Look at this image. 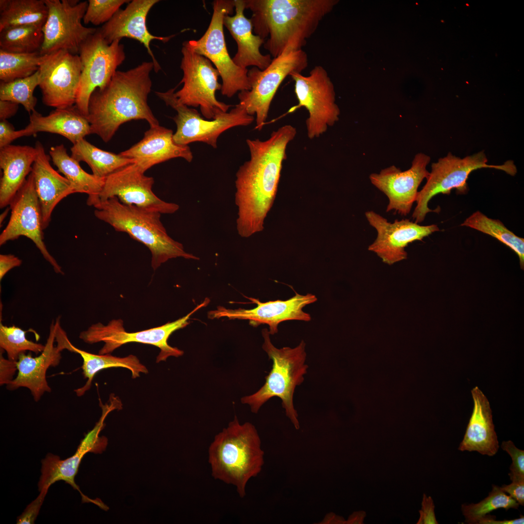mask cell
Here are the masks:
<instances>
[{
  "label": "cell",
  "instance_id": "cell-40",
  "mask_svg": "<svg viewBox=\"0 0 524 524\" xmlns=\"http://www.w3.org/2000/svg\"><path fill=\"white\" fill-rule=\"evenodd\" d=\"M26 331L14 325L8 327L0 323V347L6 351L7 358L16 361L20 354L29 351L40 353L45 345L28 340Z\"/></svg>",
  "mask_w": 524,
  "mask_h": 524
},
{
  "label": "cell",
  "instance_id": "cell-48",
  "mask_svg": "<svg viewBox=\"0 0 524 524\" xmlns=\"http://www.w3.org/2000/svg\"><path fill=\"white\" fill-rule=\"evenodd\" d=\"M22 264V260L12 254L0 255V280L12 269L18 267Z\"/></svg>",
  "mask_w": 524,
  "mask_h": 524
},
{
  "label": "cell",
  "instance_id": "cell-43",
  "mask_svg": "<svg viewBox=\"0 0 524 524\" xmlns=\"http://www.w3.org/2000/svg\"><path fill=\"white\" fill-rule=\"evenodd\" d=\"M49 488L46 487L40 491L37 497L27 506L22 514L17 518V524H34Z\"/></svg>",
  "mask_w": 524,
  "mask_h": 524
},
{
  "label": "cell",
  "instance_id": "cell-9",
  "mask_svg": "<svg viewBox=\"0 0 524 524\" xmlns=\"http://www.w3.org/2000/svg\"><path fill=\"white\" fill-rule=\"evenodd\" d=\"M206 298L186 315L172 322L162 326L142 331L129 332L125 330L121 319H114L105 325L98 323L91 325L87 329L82 331L79 338L84 342L93 344L98 342L104 343L99 350L98 354H110L121 346L130 343H138L154 345L158 347L160 352L157 357L156 362L165 361L169 357H179L183 354V351L168 344V339L175 331L187 326L191 316L209 303Z\"/></svg>",
  "mask_w": 524,
  "mask_h": 524
},
{
  "label": "cell",
  "instance_id": "cell-4",
  "mask_svg": "<svg viewBox=\"0 0 524 524\" xmlns=\"http://www.w3.org/2000/svg\"><path fill=\"white\" fill-rule=\"evenodd\" d=\"M212 476L233 485L240 497L246 495L249 480L256 476L264 464V452L255 427L239 423L235 417L217 434L208 449Z\"/></svg>",
  "mask_w": 524,
  "mask_h": 524
},
{
  "label": "cell",
  "instance_id": "cell-52",
  "mask_svg": "<svg viewBox=\"0 0 524 524\" xmlns=\"http://www.w3.org/2000/svg\"><path fill=\"white\" fill-rule=\"evenodd\" d=\"M326 518L325 519H327V520H324L326 523L344 524V522H346L343 518L335 514L328 515Z\"/></svg>",
  "mask_w": 524,
  "mask_h": 524
},
{
  "label": "cell",
  "instance_id": "cell-37",
  "mask_svg": "<svg viewBox=\"0 0 524 524\" xmlns=\"http://www.w3.org/2000/svg\"><path fill=\"white\" fill-rule=\"evenodd\" d=\"M39 52L14 53L0 49V80L9 82L29 77L36 72L43 60Z\"/></svg>",
  "mask_w": 524,
  "mask_h": 524
},
{
  "label": "cell",
  "instance_id": "cell-10",
  "mask_svg": "<svg viewBox=\"0 0 524 524\" xmlns=\"http://www.w3.org/2000/svg\"><path fill=\"white\" fill-rule=\"evenodd\" d=\"M308 66V55L300 49L285 52L274 58L263 70L256 67L248 70L250 89L239 93V103L249 115H256L255 129H262L271 102L282 82L293 72L301 73Z\"/></svg>",
  "mask_w": 524,
  "mask_h": 524
},
{
  "label": "cell",
  "instance_id": "cell-18",
  "mask_svg": "<svg viewBox=\"0 0 524 524\" xmlns=\"http://www.w3.org/2000/svg\"><path fill=\"white\" fill-rule=\"evenodd\" d=\"M144 173L135 162L130 164L106 177L99 194L91 196L101 201L116 197L124 204L161 214L177 212L178 204L162 200L155 195L152 190L154 179Z\"/></svg>",
  "mask_w": 524,
  "mask_h": 524
},
{
  "label": "cell",
  "instance_id": "cell-25",
  "mask_svg": "<svg viewBox=\"0 0 524 524\" xmlns=\"http://www.w3.org/2000/svg\"><path fill=\"white\" fill-rule=\"evenodd\" d=\"M35 147L37 155L31 173L39 203L44 230L49 225L56 205L75 192L70 182L51 166L50 158L41 143L37 141Z\"/></svg>",
  "mask_w": 524,
  "mask_h": 524
},
{
  "label": "cell",
  "instance_id": "cell-50",
  "mask_svg": "<svg viewBox=\"0 0 524 524\" xmlns=\"http://www.w3.org/2000/svg\"><path fill=\"white\" fill-rule=\"evenodd\" d=\"M524 524V516L521 515L520 517L516 519L504 520L503 521H497L494 520L491 516L486 515L481 519L477 524Z\"/></svg>",
  "mask_w": 524,
  "mask_h": 524
},
{
  "label": "cell",
  "instance_id": "cell-47",
  "mask_svg": "<svg viewBox=\"0 0 524 524\" xmlns=\"http://www.w3.org/2000/svg\"><path fill=\"white\" fill-rule=\"evenodd\" d=\"M509 485H504L500 489L514 499L519 505H524V481H512Z\"/></svg>",
  "mask_w": 524,
  "mask_h": 524
},
{
  "label": "cell",
  "instance_id": "cell-27",
  "mask_svg": "<svg viewBox=\"0 0 524 524\" xmlns=\"http://www.w3.org/2000/svg\"><path fill=\"white\" fill-rule=\"evenodd\" d=\"M234 4L235 14L233 16L227 15L223 20L224 25L237 44V51L232 60L242 68L252 66L263 70L272 60L269 54L264 55L260 51L264 40L254 34L250 19L245 16V0H234Z\"/></svg>",
  "mask_w": 524,
  "mask_h": 524
},
{
  "label": "cell",
  "instance_id": "cell-23",
  "mask_svg": "<svg viewBox=\"0 0 524 524\" xmlns=\"http://www.w3.org/2000/svg\"><path fill=\"white\" fill-rule=\"evenodd\" d=\"M159 0H133L124 9H120L107 23L99 29L106 41L111 44L123 38L133 39L139 42L147 50L154 64V70L158 72L161 66L150 48L153 40L163 42L168 41L171 36L162 37L152 34L148 30L147 18L151 9Z\"/></svg>",
  "mask_w": 524,
  "mask_h": 524
},
{
  "label": "cell",
  "instance_id": "cell-1",
  "mask_svg": "<svg viewBox=\"0 0 524 524\" xmlns=\"http://www.w3.org/2000/svg\"><path fill=\"white\" fill-rule=\"evenodd\" d=\"M296 134V128L287 124L274 131L266 140L246 139L250 159L239 167L235 181L236 229L241 237L263 229L276 196L287 146Z\"/></svg>",
  "mask_w": 524,
  "mask_h": 524
},
{
  "label": "cell",
  "instance_id": "cell-19",
  "mask_svg": "<svg viewBox=\"0 0 524 524\" xmlns=\"http://www.w3.org/2000/svg\"><path fill=\"white\" fill-rule=\"evenodd\" d=\"M9 206L11 215L0 235V246L20 236L26 237L34 243L55 272L63 275L62 267L49 253L43 241L40 208L31 172Z\"/></svg>",
  "mask_w": 524,
  "mask_h": 524
},
{
  "label": "cell",
  "instance_id": "cell-41",
  "mask_svg": "<svg viewBox=\"0 0 524 524\" xmlns=\"http://www.w3.org/2000/svg\"><path fill=\"white\" fill-rule=\"evenodd\" d=\"M128 0H89L83 22L95 25L105 24L120 9Z\"/></svg>",
  "mask_w": 524,
  "mask_h": 524
},
{
  "label": "cell",
  "instance_id": "cell-30",
  "mask_svg": "<svg viewBox=\"0 0 524 524\" xmlns=\"http://www.w3.org/2000/svg\"><path fill=\"white\" fill-rule=\"evenodd\" d=\"M55 341L57 345L63 350L66 349L77 353L82 359V375L84 378L87 379V381L83 386L74 390L78 396L83 395L90 389L94 377L102 370L114 367L125 368L131 372L132 378L139 377L141 373H148L147 367L133 355L120 358L110 354H94L77 348L71 343L66 333L61 327H59L56 330Z\"/></svg>",
  "mask_w": 524,
  "mask_h": 524
},
{
  "label": "cell",
  "instance_id": "cell-44",
  "mask_svg": "<svg viewBox=\"0 0 524 524\" xmlns=\"http://www.w3.org/2000/svg\"><path fill=\"white\" fill-rule=\"evenodd\" d=\"M3 350L0 349V385H7L15 378L16 372L17 371L16 361L5 358L3 356Z\"/></svg>",
  "mask_w": 524,
  "mask_h": 524
},
{
  "label": "cell",
  "instance_id": "cell-31",
  "mask_svg": "<svg viewBox=\"0 0 524 524\" xmlns=\"http://www.w3.org/2000/svg\"><path fill=\"white\" fill-rule=\"evenodd\" d=\"M24 130L26 136L39 132L59 134L73 145L91 134L88 120L75 105L67 108L56 109L46 116H43L35 110L30 115L29 123Z\"/></svg>",
  "mask_w": 524,
  "mask_h": 524
},
{
  "label": "cell",
  "instance_id": "cell-34",
  "mask_svg": "<svg viewBox=\"0 0 524 524\" xmlns=\"http://www.w3.org/2000/svg\"><path fill=\"white\" fill-rule=\"evenodd\" d=\"M70 150L72 158L86 163L93 174L102 179L135 162L133 159L101 149L84 139L74 144Z\"/></svg>",
  "mask_w": 524,
  "mask_h": 524
},
{
  "label": "cell",
  "instance_id": "cell-38",
  "mask_svg": "<svg viewBox=\"0 0 524 524\" xmlns=\"http://www.w3.org/2000/svg\"><path fill=\"white\" fill-rule=\"evenodd\" d=\"M39 83L38 70L26 78L6 82L0 81V100L21 104L30 115L35 110L37 98L34 96L33 92Z\"/></svg>",
  "mask_w": 524,
  "mask_h": 524
},
{
  "label": "cell",
  "instance_id": "cell-20",
  "mask_svg": "<svg viewBox=\"0 0 524 524\" xmlns=\"http://www.w3.org/2000/svg\"><path fill=\"white\" fill-rule=\"evenodd\" d=\"M430 161L429 156L419 153L406 170L402 171L393 165L370 175L372 184L388 198L386 212L394 210L404 216L410 213L416 200L418 187L429 175L426 166Z\"/></svg>",
  "mask_w": 524,
  "mask_h": 524
},
{
  "label": "cell",
  "instance_id": "cell-35",
  "mask_svg": "<svg viewBox=\"0 0 524 524\" xmlns=\"http://www.w3.org/2000/svg\"><path fill=\"white\" fill-rule=\"evenodd\" d=\"M460 226L489 235L508 246L517 254L521 267L524 269V239L509 230L499 220L489 218L477 211L467 218Z\"/></svg>",
  "mask_w": 524,
  "mask_h": 524
},
{
  "label": "cell",
  "instance_id": "cell-51",
  "mask_svg": "<svg viewBox=\"0 0 524 524\" xmlns=\"http://www.w3.org/2000/svg\"><path fill=\"white\" fill-rule=\"evenodd\" d=\"M365 516V513L363 511L355 512L350 516L347 522L348 524H362Z\"/></svg>",
  "mask_w": 524,
  "mask_h": 524
},
{
  "label": "cell",
  "instance_id": "cell-46",
  "mask_svg": "<svg viewBox=\"0 0 524 524\" xmlns=\"http://www.w3.org/2000/svg\"><path fill=\"white\" fill-rule=\"evenodd\" d=\"M435 506L430 496H427L424 494L422 502V508L419 511L420 517L417 524H438L434 512Z\"/></svg>",
  "mask_w": 524,
  "mask_h": 524
},
{
  "label": "cell",
  "instance_id": "cell-15",
  "mask_svg": "<svg viewBox=\"0 0 524 524\" xmlns=\"http://www.w3.org/2000/svg\"><path fill=\"white\" fill-rule=\"evenodd\" d=\"M44 0L48 15L42 27L44 41L39 51L40 54H48L59 50L78 54L81 45L98 30L82 24L88 1Z\"/></svg>",
  "mask_w": 524,
  "mask_h": 524
},
{
  "label": "cell",
  "instance_id": "cell-12",
  "mask_svg": "<svg viewBox=\"0 0 524 524\" xmlns=\"http://www.w3.org/2000/svg\"><path fill=\"white\" fill-rule=\"evenodd\" d=\"M120 41L109 44L98 29L80 47L78 55L82 70L75 106L86 117L93 92L109 83L125 59L124 47Z\"/></svg>",
  "mask_w": 524,
  "mask_h": 524
},
{
  "label": "cell",
  "instance_id": "cell-21",
  "mask_svg": "<svg viewBox=\"0 0 524 524\" xmlns=\"http://www.w3.org/2000/svg\"><path fill=\"white\" fill-rule=\"evenodd\" d=\"M295 295L286 300L262 302L258 299L248 297L251 300L250 303L257 304L255 308L230 309L219 306L216 310L210 311L208 316L213 319L226 317L229 319L248 320L249 324L253 327L267 324L269 327L270 334L274 335L278 331V324L283 321L311 320V315L304 312L303 308L316 301L317 297L311 294L302 295L295 291Z\"/></svg>",
  "mask_w": 524,
  "mask_h": 524
},
{
  "label": "cell",
  "instance_id": "cell-16",
  "mask_svg": "<svg viewBox=\"0 0 524 524\" xmlns=\"http://www.w3.org/2000/svg\"><path fill=\"white\" fill-rule=\"evenodd\" d=\"M102 410L101 416L94 428L90 431L81 442L75 454L65 459L58 456L48 454L42 460L41 475L38 483L39 491L55 482L63 480L78 490L81 494L82 502L92 503L106 510L108 508L100 500H92L80 491L75 482L80 463L84 456L88 452L101 453L105 450L108 443L107 438L99 436L100 431L105 426L104 420L108 414L115 409H122L121 401L115 396H110L108 403L103 404L99 401Z\"/></svg>",
  "mask_w": 524,
  "mask_h": 524
},
{
  "label": "cell",
  "instance_id": "cell-14",
  "mask_svg": "<svg viewBox=\"0 0 524 524\" xmlns=\"http://www.w3.org/2000/svg\"><path fill=\"white\" fill-rule=\"evenodd\" d=\"M290 76L294 81L298 101L290 111L306 108L309 113L306 121L308 137L310 139L319 137L339 119L340 110L335 103L334 87L327 72L323 66H316L307 76L298 72Z\"/></svg>",
  "mask_w": 524,
  "mask_h": 524
},
{
  "label": "cell",
  "instance_id": "cell-32",
  "mask_svg": "<svg viewBox=\"0 0 524 524\" xmlns=\"http://www.w3.org/2000/svg\"><path fill=\"white\" fill-rule=\"evenodd\" d=\"M49 152L54 164L70 182L75 193H84L88 196L99 194L104 179L85 172L79 162L68 155L64 145L52 147Z\"/></svg>",
  "mask_w": 524,
  "mask_h": 524
},
{
  "label": "cell",
  "instance_id": "cell-6",
  "mask_svg": "<svg viewBox=\"0 0 524 524\" xmlns=\"http://www.w3.org/2000/svg\"><path fill=\"white\" fill-rule=\"evenodd\" d=\"M262 346L269 359L272 361V368L263 385L256 393L242 397L243 404L250 406L252 412L257 413L261 407L270 398L278 397L281 400L286 416L296 429L300 428L298 414L293 403L294 394L297 386L304 380L308 366L305 363V343L302 340L294 348L276 347L271 343L270 333L263 329Z\"/></svg>",
  "mask_w": 524,
  "mask_h": 524
},
{
  "label": "cell",
  "instance_id": "cell-33",
  "mask_svg": "<svg viewBox=\"0 0 524 524\" xmlns=\"http://www.w3.org/2000/svg\"><path fill=\"white\" fill-rule=\"evenodd\" d=\"M48 15L44 0H0V31L20 26L42 28Z\"/></svg>",
  "mask_w": 524,
  "mask_h": 524
},
{
  "label": "cell",
  "instance_id": "cell-2",
  "mask_svg": "<svg viewBox=\"0 0 524 524\" xmlns=\"http://www.w3.org/2000/svg\"><path fill=\"white\" fill-rule=\"evenodd\" d=\"M154 69L151 62H143L127 71L117 70L103 89L97 88L89 102L86 118L91 134L108 142L122 124L144 119L150 127L159 125L147 104Z\"/></svg>",
  "mask_w": 524,
  "mask_h": 524
},
{
  "label": "cell",
  "instance_id": "cell-36",
  "mask_svg": "<svg viewBox=\"0 0 524 524\" xmlns=\"http://www.w3.org/2000/svg\"><path fill=\"white\" fill-rule=\"evenodd\" d=\"M44 41L42 28L20 26L0 31V49L14 53L39 52Z\"/></svg>",
  "mask_w": 524,
  "mask_h": 524
},
{
  "label": "cell",
  "instance_id": "cell-39",
  "mask_svg": "<svg viewBox=\"0 0 524 524\" xmlns=\"http://www.w3.org/2000/svg\"><path fill=\"white\" fill-rule=\"evenodd\" d=\"M519 504L501 490L500 487L492 485L488 496L476 504L461 505V511L468 524H477L478 521L491 512L500 508L508 510L517 509Z\"/></svg>",
  "mask_w": 524,
  "mask_h": 524
},
{
  "label": "cell",
  "instance_id": "cell-28",
  "mask_svg": "<svg viewBox=\"0 0 524 524\" xmlns=\"http://www.w3.org/2000/svg\"><path fill=\"white\" fill-rule=\"evenodd\" d=\"M474 407L463 439L458 449L461 451H477L483 455L493 456L499 445L494 430L489 402L478 387L471 391Z\"/></svg>",
  "mask_w": 524,
  "mask_h": 524
},
{
  "label": "cell",
  "instance_id": "cell-26",
  "mask_svg": "<svg viewBox=\"0 0 524 524\" xmlns=\"http://www.w3.org/2000/svg\"><path fill=\"white\" fill-rule=\"evenodd\" d=\"M173 134L171 130L164 127H150L140 141L120 154L134 159L145 172L152 166L173 158H182L191 162L193 156L190 147L176 144Z\"/></svg>",
  "mask_w": 524,
  "mask_h": 524
},
{
  "label": "cell",
  "instance_id": "cell-24",
  "mask_svg": "<svg viewBox=\"0 0 524 524\" xmlns=\"http://www.w3.org/2000/svg\"><path fill=\"white\" fill-rule=\"evenodd\" d=\"M60 323V317L53 320L49 328V336L43 350L38 356L32 357L25 353L19 355L16 360L17 374L9 384L7 389L15 390L20 387L28 389L35 402H38L46 392H50L47 379L46 373L50 367H56L62 358V349L55 345L56 329Z\"/></svg>",
  "mask_w": 524,
  "mask_h": 524
},
{
  "label": "cell",
  "instance_id": "cell-3",
  "mask_svg": "<svg viewBox=\"0 0 524 524\" xmlns=\"http://www.w3.org/2000/svg\"><path fill=\"white\" fill-rule=\"evenodd\" d=\"M254 34L276 58L302 49L323 18L331 10V0H245Z\"/></svg>",
  "mask_w": 524,
  "mask_h": 524
},
{
  "label": "cell",
  "instance_id": "cell-5",
  "mask_svg": "<svg viewBox=\"0 0 524 524\" xmlns=\"http://www.w3.org/2000/svg\"><path fill=\"white\" fill-rule=\"evenodd\" d=\"M87 204L96 209L94 214L97 218L146 246L151 253V264L154 270L173 258L199 259L185 251L181 243L168 235L159 212L124 204L116 197L101 201L90 196Z\"/></svg>",
  "mask_w": 524,
  "mask_h": 524
},
{
  "label": "cell",
  "instance_id": "cell-7",
  "mask_svg": "<svg viewBox=\"0 0 524 524\" xmlns=\"http://www.w3.org/2000/svg\"><path fill=\"white\" fill-rule=\"evenodd\" d=\"M487 162L485 154L481 151L462 159L449 153L446 156L433 163L425 185L418 193L416 206L412 215L414 222L422 223L429 212H439L440 209L432 210L428 207L429 201L435 196L440 193L448 195L453 189L456 190L457 194L466 193L467 180L470 174L475 170L493 168L511 176L517 173L516 167L512 161H508L499 165L488 164Z\"/></svg>",
  "mask_w": 524,
  "mask_h": 524
},
{
  "label": "cell",
  "instance_id": "cell-29",
  "mask_svg": "<svg viewBox=\"0 0 524 524\" xmlns=\"http://www.w3.org/2000/svg\"><path fill=\"white\" fill-rule=\"evenodd\" d=\"M37 150L30 146L10 145L0 149V208L10 205L31 173Z\"/></svg>",
  "mask_w": 524,
  "mask_h": 524
},
{
  "label": "cell",
  "instance_id": "cell-42",
  "mask_svg": "<svg viewBox=\"0 0 524 524\" xmlns=\"http://www.w3.org/2000/svg\"><path fill=\"white\" fill-rule=\"evenodd\" d=\"M501 447L512 459L508 474L510 479L512 481H524V451L516 447L511 441L503 442Z\"/></svg>",
  "mask_w": 524,
  "mask_h": 524
},
{
  "label": "cell",
  "instance_id": "cell-53",
  "mask_svg": "<svg viewBox=\"0 0 524 524\" xmlns=\"http://www.w3.org/2000/svg\"><path fill=\"white\" fill-rule=\"evenodd\" d=\"M10 210V208H7L5 210V211L3 212H2V213L0 214V226L1 225V223H2V222H3L4 219L5 218V217L7 216Z\"/></svg>",
  "mask_w": 524,
  "mask_h": 524
},
{
  "label": "cell",
  "instance_id": "cell-8",
  "mask_svg": "<svg viewBox=\"0 0 524 524\" xmlns=\"http://www.w3.org/2000/svg\"><path fill=\"white\" fill-rule=\"evenodd\" d=\"M234 0H215L212 17L204 34L198 40L185 41L183 46L204 56L213 64L222 80V95L231 98L237 92L249 90L248 69L237 66L228 51L223 31V20L233 13Z\"/></svg>",
  "mask_w": 524,
  "mask_h": 524
},
{
  "label": "cell",
  "instance_id": "cell-17",
  "mask_svg": "<svg viewBox=\"0 0 524 524\" xmlns=\"http://www.w3.org/2000/svg\"><path fill=\"white\" fill-rule=\"evenodd\" d=\"M82 70L78 54L59 50L44 55L38 69L43 103L56 109L75 105Z\"/></svg>",
  "mask_w": 524,
  "mask_h": 524
},
{
  "label": "cell",
  "instance_id": "cell-49",
  "mask_svg": "<svg viewBox=\"0 0 524 524\" xmlns=\"http://www.w3.org/2000/svg\"><path fill=\"white\" fill-rule=\"evenodd\" d=\"M18 105L12 101L0 100V121L6 120L14 116L17 112Z\"/></svg>",
  "mask_w": 524,
  "mask_h": 524
},
{
  "label": "cell",
  "instance_id": "cell-13",
  "mask_svg": "<svg viewBox=\"0 0 524 524\" xmlns=\"http://www.w3.org/2000/svg\"><path fill=\"white\" fill-rule=\"evenodd\" d=\"M180 68L182 87L175 92L178 101L188 107H199L202 115L212 120L227 112L230 105L218 101L215 92L221 90L219 73L207 58L185 46L181 49Z\"/></svg>",
  "mask_w": 524,
  "mask_h": 524
},
{
  "label": "cell",
  "instance_id": "cell-45",
  "mask_svg": "<svg viewBox=\"0 0 524 524\" xmlns=\"http://www.w3.org/2000/svg\"><path fill=\"white\" fill-rule=\"evenodd\" d=\"M26 136L23 129L16 131L7 120L0 122V149L10 145L14 140Z\"/></svg>",
  "mask_w": 524,
  "mask_h": 524
},
{
  "label": "cell",
  "instance_id": "cell-11",
  "mask_svg": "<svg viewBox=\"0 0 524 524\" xmlns=\"http://www.w3.org/2000/svg\"><path fill=\"white\" fill-rule=\"evenodd\" d=\"M176 89L155 93L177 112L173 118L177 125L173 140L177 144L188 145L201 142L216 148L218 138L222 132L232 127L249 125L254 120V116L249 115L239 103L229 112L223 113L214 119H204L196 110L178 101L175 95Z\"/></svg>",
  "mask_w": 524,
  "mask_h": 524
},
{
  "label": "cell",
  "instance_id": "cell-22",
  "mask_svg": "<svg viewBox=\"0 0 524 524\" xmlns=\"http://www.w3.org/2000/svg\"><path fill=\"white\" fill-rule=\"evenodd\" d=\"M365 215L369 224L377 232V238L368 246V250L376 253L383 262L389 265L407 258L405 248L409 244L421 241L440 230L436 225L421 226L408 219L395 220L391 223L373 211L365 212Z\"/></svg>",
  "mask_w": 524,
  "mask_h": 524
}]
</instances>
